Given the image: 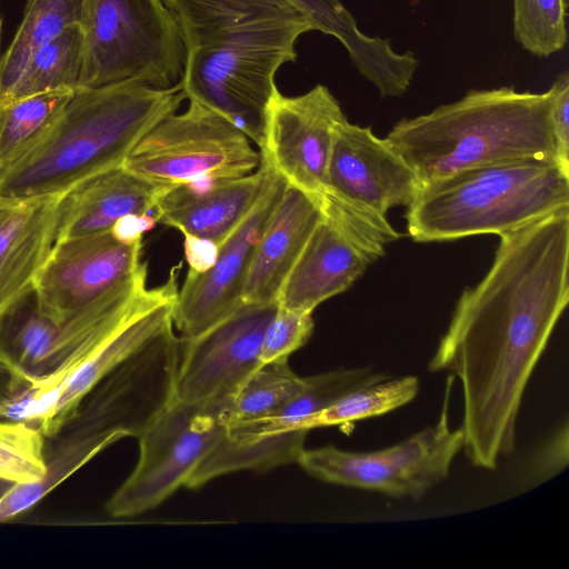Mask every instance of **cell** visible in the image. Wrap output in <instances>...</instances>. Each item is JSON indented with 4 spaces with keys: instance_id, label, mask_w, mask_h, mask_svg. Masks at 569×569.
<instances>
[{
    "instance_id": "cell-19",
    "label": "cell",
    "mask_w": 569,
    "mask_h": 569,
    "mask_svg": "<svg viewBox=\"0 0 569 569\" xmlns=\"http://www.w3.org/2000/svg\"><path fill=\"white\" fill-rule=\"evenodd\" d=\"M269 168L261 161L249 174L171 187L156 203L157 222L220 244L259 200Z\"/></svg>"
},
{
    "instance_id": "cell-7",
    "label": "cell",
    "mask_w": 569,
    "mask_h": 569,
    "mask_svg": "<svg viewBox=\"0 0 569 569\" xmlns=\"http://www.w3.org/2000/svg\"><path fill=\"white\" fill-rule=\"evenodd\" d=\"M455 377H448L438 421L391 447L375 451H346L335 446L305 449L297 463L310 476L329 483L376 491L396 499L422 498L445 480L463 447L460 428L449 423Z\"/></svg>"
},
{
    "instance_id": "cell-22",
    "label": "cell",
    "mask_w": 569,
    "mask_h": 569,
    "mask_svg": "<svg viewBox=\"0 0 569 569\" xmlns=\"http://www.w3.org/2000/svg\"><path fill=\"white\" fill-rule=\"evenodd\" d=\"M58 197L0 196V316L33 287L54 244Z\"/></svg>"
},
{
    "instance_id": "cell-34",
    "label": "cell",
    "mask_w": 569,
    "mask_h": 569,
    "mask_svg": "<svg viewBox=\"0 0 569 569\" xmlns=\"http://www.w3.org/2000/svg\"><path fill=\"white\" fill-rule=\"evenodd\" d=\"M156 223L151 212L130 213L117 220L110 231L116 239L129 244L141 241L142 234L153 229Z\"/></svg>"
},
{
    "instance_id": "cell-26",
    "label": "cell",
    "mask_w": 569,
    "mask_h": 569,
    "mask_svg": "<svg viewBox=\"0 0 569 569\" xmlns=\"http://www.w3.org/2000/svg\"><path fill=\"white\" fill-rule=\"evenodd\" d=\"M82 54L83 34L80 23L67 27L32 56L6 100L58 89L76 90Z\"/></svg>"
},
{
    "instance_id": "cell-31",
    "label": "cell",
    "mask_w": 569,
    "mask_h": 569,
    "mask_svg": "<svg viewBox=\"0 0 569 569\" xmlns=\"http://www.w3.org/2000/svg\"><path fill=\"white\" fill-rule=\"evenodd\" d=\"M313 327L312 312L278 306L263 336L261 362L288 359L292 352L307 343Z\"/></svg>"
},
{
    "instance_id": "cell-12",
    "label": "cell",
    "mask_w": 569,
    "mask_h": 569,
    "mask_svg": "<svg viewBox=\"0 0 569 569\" xmlns=\"http://www.w3.org/2000/svg\"><path fill=\"white\" fill-rule=\"evenodd\" d=\"M305 388L277 412L246 422H228L217 452L233 471H267L297 462L306 449V421L343 396L389 378L370 367L341 368L306 377Z\"/></svg>"
},
{
    "instance_id": "cell-10",
    "label": "cell",
    "mask_w": 569,
    "mask_h": 569,
    "mask_svg": "<svg viewBox=\"0 0 569 569\" xmlns=\"http://www.w3.org/2000/svg\"><path fill=\"white\" fill-rule=\"evenodd\" d=\"M323 217L288 273L277 303L313 312L329 298L346 291L400 233L379 217L329 194L322 197Z\"/></svg>"
},
{
    "instance_id": "cell-20",
    "label": "cell",
    "mask_w": 569,
    "mask_h": 569,
    "mask_svg": "<svg viewBox=\"0 0 569 569\" xmlns=\"http://www.w3.org/2000/svg\"><path fill=\"white\" fill-rule=\"evenodd\" d=\"M170 188L144 180L122 164L88 177L59 194L56 241L109 231L130 213H152Z\"/></svg>"
},
{
    "instance_id": "cell-1",
    "label": "cell",
    "mask_w": 569,
    "mask_h": 569,
    "mask_svg": "<svg viewBox=\"0 0 569 569\" xmlns=\"http://www.w3.org/2000/svg\"><path fill=\"white\" fill-rule=\"evenodd\" d=\"M499 237L428 363L460 381L462 450L487 470L515 451L522 397L569 301V208Z\"/></svg>"
},
{
    "instance_id": "cell-14",
    "label": "cell",
    "mask_w": 569,
    "mask_h": 569,
    "mask_svg": "<svg viewBox=\"0 0 569 569\" xmlns=\"http://www.w3.org/2000/svg\"><path fill=\"white\" fill-rule=\"evenodd\" d=\"M278 303H243L200 335L182 338L173 399L233 400L261 362L266 329Z\"/></svg>"
},
{
    "instance_id": "cell-4",
    "label": "cell",
    "mask_w": 569,
    "mask_h": 569,
    "mask_svg": "<svg viewBox=\"0 0 569 569\" xmlns=\"http://www.w3.org/2000/svg\"><path fill=\"white\" fill-rule=\"evenodd\" d=\"M550 106L549 90L473 89L429 113L400 120L386 139L421 184L501 161L559 162Z\"/></svg>"
},
{
    "instance_id": "cell-3",
    "label": "cell",
    "mask_w": 569,
    "mask_h": 569,
    "mask_svg": "<svg viewBox=\"0 0 569 569\" xmlns=\"http://www.w3.org/2000/svg\"><path fill=\"white\" fill-rule=\"evenodd\" d=\"M187 99L137 81L76 89L39 140L0 170V196L60 194L79 181L121 166L137 142Z\"/></svg>"
},
{
    "instance_id": "cell-11",
    "label": "cell",
    "mask_w": 569,
    "mask_h": 569,
    "mask_svg": "<svg viewBox=\"0 0 569 569\" xmlns=\"http://www.w3.org/2000/svg\"><path fill=\"white\" fill-rule=\"evenodd\" d=\"M176 299L138 315L76 365L43 377H17L0 398V418L32 425L46 437L57 433L104 378L173 323Z\"/></svg>"
},
{
    "instance_id": "cell-23",
    "label": "cell",
    "mask_w": 569,
    "mask_h": 569,
    "mask_svg": "<svg viewBox=\"0 0 569 569\" xmlns=\"http://www.w3.org/2000/svg\"><path fill=\"white\" fill-rule=\"evenodd\" d=\"M311 22L313 30L337 38L353 66L372 82L382 98L403 94L418 60L411 52H396L389 40L362 33L339 0H289Z\"/></svg>"
},
{
    "instance_id": "cell-17",
    "label": "cell",
    "mask_w": 569,
    "mask_h": 569,
    "mask_svg": "<svg viewBox=\"0 0 569 569\" xmlns=\"http://www.w3.org/2000/svg\"><path fill=\"white\" fill-rule=\"evenodd\" d=\"M421 187L415 171L385 138L343 119L330 151L326 192L356 209L386 217L408 206Z\"/></svg>"
},
{
    "instance_id": "cell-15",
    "label": "cell",
    "mask_w": 569,
    "mask_h": 569,
    "mask_svg": "<svg viewBox=\"0 0 569 569\" xmlns=\"http://www.w3.org/2000/svg\"><path fill=\"white\" fill-rule=\"evenodd\" d=\"M343 119L339 101L323 84L295 97L277 90L266 113L261 161L288 184L321 199L335 132Z\"/></svg>"
},
{
    "instance_id": "cell-25",
    "label": "cell",
    "mask_w": 569,
    "mask_h": 569,
    "mask_svg": "<svg viewBox=\"0 0 569 569\" xmlns=\"http://www.w3.org/2000/svg\"><path fill=\"white\" fill-rule=\"evenodd\" d=\"M73 92V89H58L0 102V170L39 140Z\"/></svg>"
},
{
    "instance_id": "cell-8",
    "label": "cell",
    "mask_w": 569,
    "mask_h": 569,
    "mask_svg": "<svg viewBox=\"0 0 569 569\" xmlns=\"http://www.w3.org/2000/svg\"><path fill=\"white\" fill-rule=\"evenodd\" d=\"M261 163L260 151L219 113L189 102L170 113L133 147L122 166L150 182L174 187L249 174Z\"/></svg>"
},
{
    "instance_id": "cell-2",
    "label": "cell",
    "mask_w": 569,
    "mask_h": 569,
    "mask_svg": "<svg viewBox=\"0 0 569 569\" xmlns=\"http://www.w3.org/2000/svg\"><path fill=\"white\" fill-rule=\"evenodd\" d=\"M184 46L186 98L226 118L259 148L279 68L313 30L289 0H163Z\"/></svg>"
},
{
    "instance_id": "cell-6",
    "label": "cell",
    "mask_w": 569,
    "mask_h": 569,
    "mask_svg": "<svg viewBox=\"0 0 569 569\" xmlns=\"http://www.w3.org/2000/svg\"><path fill=\"white\" fill-rule=\"evenodd\" d=\"M82 67L77 89L137 81L176 84L184 46L163 0H82Z\"/></svg>"
},
{
    "instance_id": "cell-27",
    "label": "cell",
    "mask_w": 569,
    "mask_h": 569,
    "mask_svg": "<svg viewBox=\"0 0 569 569\" xmlns=\"http://www.w3.org/2000/svg\"><path fill=\"white\" fill-rule=\"evenodd\" d=\"M288 365V359L262 363L236 393L227 422L254 421L273 415L306 386Z\"/></svg>"
},
{
    "instance_id": "cell-30",
    "label": "cell",
    "mask_w": 569,
    "mask_h": 569,
    "mask_svg": "<svg viewBox=\"0 0 569 569\" xmlns=\"http://www.w3.org/2000/svg\"><path fill=\"white\" fill-rule=\"evenodd\" d=\"M44 437L32 425L0 418V480L13 483L42 481L49 472Z\"/></svg>"
},
{
    "instance_id": "cell-5",
    "label": "cell",
    "mask_w": 569,
    "mask_h": 569,
    "mask_svg": "<svg viewBox=\"0 0 569 569\" xmlns=\"http://www.w3.org/2000/svg\"><path fill=\"white\" fill-rule=\"evenodd\" d=\"M407 208L408 234L418 242L500 236L569 208V171L537 159L473 167L422 183Z\"/></svg>"
},
{
    "instance_id": "cell-24",
    "label": "cell",
    "mask_w": 569,
    "mask_h": 569,
    "mask_svg": "<svg viewBox=\"0 0 569 569\" xmlns=\"http://www.w3.org/2000/svg\"><path fill=\"white\" fill-rule=\"evenodd\" d=\"M82 0H28L22 21L0 59V101L6 100L32 56L67 27L80 23Z\"/></svg>"
},
{
    "instance_id": "cell-13",
    "label": "cell",
    "mask_w": 569,
    "mask_h": 569,
    "mask_svg": "<svg viewBox=\"0 0 569 569\" xmlns=\"http://www.w3.org/2000/svg\"><path fill=\"white\" fill-rule=\"evenodd\" d=\"M141 241L111 231L56 241L34 282L40 309L57 322L147 279Z\"/></svg>"
},
{
    "instance_id": "cell-28",
    "label": "cell",
    "mask_w": 569,
    "mask_h": 569,
    "mask_svg": "<svg viewBox=\"0 0 569 569\" xmlns=\"http://www.w3.org/2000/svg\"><path fill=\"white\" fill-rule=\"evenodd\" d=\"M420 382L416 376L386 379L359 388L310 417L307 430L346 425L369 419L396 410L412 401L419 392Z\"/></svg>"
},
{
    "instance_id": "cell-9",
    "label": "cell",
    "mask_w": 569,
    "mask_h": 569,
    "mask_svg": "<svg viewBox=\"0 0 569 569\" xmlns=\"http://www.w3.org/2000/svg\"><path fill=\"white\" fill-rule=\"evenodd\" d=\"M232 400H172L138 437L136 467L106 505L112 517L148 511L181 486L221 437Z\"/></svg>"
},
{
    "instance_id": "cell-32",
    "label": "cell",
    "mask_w": 569,
    "mask_h": 569,
    "mask_svg": "<svg viewBox=\"0 0 569 569\" xmlns=\"http://www.w3.org/2000/svg\"><path fill=\"white\" fill-rule=\"evenodd\" d=\"M551 97L550 118L560 164L569 171V73L556 77L548 89Z\"/></svg>"
},
{
    "instance_id": "cell-36",
    "label": "cell",
    "mask_w": 569,
    "mask_h": 569,
    "mask_svg": "<svg viewBox=\"0 0 569 569\" xmlns=\"http://www.w3.org/2000/svg\"><path fill=\"white\" fill-rule=\"evenodd\" d=\"M14 369L11 362L6 358L4 353L2 352L0 348V379L3 377V375L10 370Z\"/></svg>"
},
{
    "instance_id": "cell-18",
    "label": "cell",
    "mask_w": 569,
    "mask_h": 569,
    "mask_svg": "<svg viewBox=\"0 0 569 569\" xmlns=\"http://www.w3.org/2000/svg\"><path fill=\"white\" fill-rule=\"evenodd\" d=\"M113 309L90 306L61 322L39 307L33 287L0 316V348L27 377L54 372L114 325Z\"/></svg>"
},
{
    "instance_id": "cell-29",
    "label": "cell",
    "mask_w": 569,
    "mask_h": 569,
    "mask_svg": "<svg viewBox=\"0 0 569 569\" xmlns=\"http://www.w3.org/2000/svg\"><path fill=\"white\" fill-rule=\"evenodd\" d=\"M513 37L530 53L549 57L567 43L568 0H512Z\"/></svg>"
},
{
    "instance_id": "cell-35",
    "label": "cell",
    "mask_w": 569,
    "mask_h": 569,
    "mask_svg": "<svg viewBox=\"0 0 569 569\" xmlns=\"http://www.w3.org/2000/svg\"><path fill=\"white\" fill-rule=\"evenodd\" d=\"M568 429L566 428L563 435L561 430L553 437L547 446L541 449L538 460L535 465V476L538 478L550 477L558 472L567 465L566 460H561V441L567 436ZM567 443L563 442V445Z\"/></svg>"
},
{
    "instance_id": "cell-21",
    "label": "cell",
    "mask_w": 569,
    "mask_h": 569,
    "mask_svg": "<svg viewBox=\"0 0 569 569\" xmlns=\"http://www.w3.org/2000/svg\"><path fill=\"white\" fill-rule=\"evenodd\" d=\"M322 217V198L287 183L256 247L243 303L277 302L288 273Z\"/></svg>"
},
{
    "instance_id": "cell-33",
    "label": "cell",
    "mask_w": 569,
    "mask_h": 569,
    "mask_svg": "<svg viewBox=\"0 0 569 569\" xmlns=\"http://www.w3.org/2000/svg\"><path fill=\"white\" fill-rule=\"evenodd\" d=\"M183 251L189 270L203 273L216 263L219 244L207 238L183 233Z\"/></svg>"
},
{
    "instance_id": "cell-16",
    "label": "cell",
    "mask_w": 569,
    "mask_h": 569,
    "mask_svg": "<svg viewBox=\"0 0 569 569\" xmlns=\"http://www.w3.org/2000/svg\"><path fill=\"white\" fill-rule=\"evenodd\" d=\"M286 186L269 168L259 200L219 244L213 267L203 273L188 271L172 313L173 327L182 338L200 335L243 305L242 292L256 247Z\"/></svg>"
}]
</instances>
